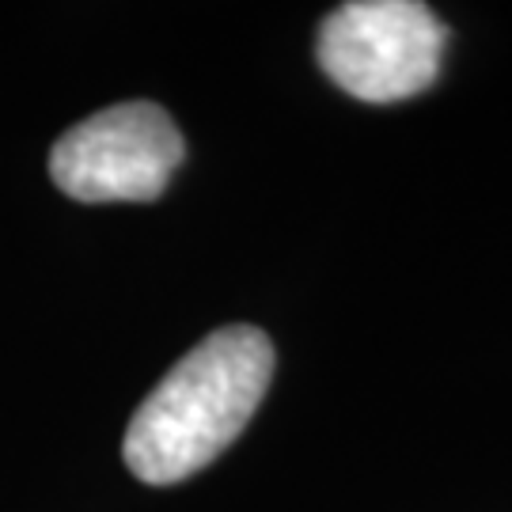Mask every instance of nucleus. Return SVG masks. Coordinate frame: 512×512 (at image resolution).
I'll list each match as a JSON object with an SVG mask.
<instances>
[{"instance_id":"f257e3e1","label":"nucleus","mask_w":512,"mask_h":512,"mask_svg":"<svg viewBox=\"0 0 512 512\" xmlns=\"http://www.w3.org/2000/svg\"><path fill=\"white\" fill-rule=\"evenodd\" d=\"M274 376V346L258 327H220L137 406L122 456L148 486L198 475L247 429Z\"/></svg>"},{"instance_id":"f03ea898","label":"nucleus","mask_w":512,"mask_h":512,"mask_svg":"<svg viewBox=\"0 0 512 512\" xmlns=\"http://www.w3.org/2000/svg\"><path fill=\"white\" fill-rule=\"evenodd\" d=\"M448 50V27L418 0L338 4L315 38L319 69L361 103H403L429 92Z\"/></svg>"},{"instance_id":"7ed1b4c3","label":"nucleus","mask_w":512,"mask_h":512,"mask_svg":"<svg viewBox=\"0 0 512 512\" xmlns=\"http://www.w3.org/2000/svg\"><path fill=\"white\" fill-rule=\"evenodd\" d=\"M183 133L156 103L133 99L84 118L50 152V179L73 202H152L183 164Z\"/></svg>"}]
</instances>
